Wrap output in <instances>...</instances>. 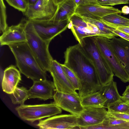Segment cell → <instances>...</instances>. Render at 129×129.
<instances>
[{"label": "cell", "instance_id": "cell-40", "mask_svg": "<svg viewBox=\"0 0 129 129\" xmlns=\"http://www.w3.org/2000/svg\"><path fill=\"white\" fill-rule=\"evenodd\" d=\"M66 0H54L55 3L57 5H59L62 4Z\"/></svg>", "mask_w": 129, "mask_h": 129}, {"label": "cell", "instance_id": "cell-19", "mask_svg": "<svg viewBox=\"0 0 129 129\" xmlns=\"http://www.w3.org/2000/svg\"><path fill=\"white\" fill-rule=\"evenodd\" d=\"M77 6L74 0H66L58 5L57 12L51 20L55 24L63 21L70 19L75 13Z\"/></svg>", "mask_w": 129, "mask_h": 129}, {"label": "cell", "instance_id": "cell-5", "mask_svg": "<svg viewBox=\"0 0 129 129\" xmlns=\"http://www.w3.org/2000/svg\"><path fill=\"white\" fill-rule=\"evenodd\" d=\"M19 117L24 121L33 122L61 113V109L54 103L35 105L23 104L16 107Z\"/></svg>", "mask_w": 129, "mask_h": 129}, {"label": "cell", "instance_id": "cell-32", "mask_svg": "<svg viewBox=\"0 0 129 129\" xmlns=\"http://www.w3.org/2000/svg\"><path fill=\"white\" fill-rule=\"evenodd\" d=\"M113 32L118 36L123 38L129 41V36L127 35L122 33L116 29L114 30Z\"/></svg>", "mask_w": 129, "mask_h": 129}, {"label": "cell", "instance_id": "cell-20", "mask_svg": "<svg viewBox=\"0 0 129 129\" xmlns=\"http://www.w3.org/2000/svg\"><path fill=\"white\" fill-rule=\"evenodd\" d=\"M99 91L106 99L104 107L107 108L109 104L121 99V96L117 90L116 82L111 81L102 86Z\"/></svg>", "mask_w": 129, "mask_h": 129}, {"label": "cell", "instance_id": "cell-21", "mask_svg": "<svg viewBox=\"0 0 129 129\" xmlns=\"http://www.w3.org/2000/svg\"><path fill=\"white\" fill-rule=\"evenodd\" d=\"M81 103L84 107H104L106 99L99 91L81 99Z\"/></svg>", "mask_w": 129, "mask_h": 129}, {"label": "cell", "instance_id": "cell-8", "mask_svg": "<svg viewBox=\"0 0 129 129\" xmlns=\"http://www.w3.org/2000/svg\"><path fill=\"white\" fill-rule=\"evenodd\" d=\"M58 8L54 0L44 5L43 0H38L35 4L28 5L24 15L30 20H50L55 15Z\"/></svg>", "mask_w": 129, "mask_h": 129}, {"label": "cell", "instance_id": "cell-36", "mask_svg": "<svg viewBox=\"0 0 129 129\" xmlns=\"http://www.w3.org/2000/svg\"><path fill=\"white\" fill-rule=\"evenodd\" d=\"M122 13L127 15L129 14V7L127 6H123L121 9Z\"/></svg>", "mask_w": 129, "mask_h": 129}, {"label": "cell", "instance_id": "cell-2", "mask_svg": "<svg viewBox=\"0 0 129 129\" xmlns=\"http://www.w3.org/2000/svg\"><path fill=\"white\" fill-rule=\"evenodd\" d=\"M20 73L34 81L47 79V74L39 66L26 42L8 46Z\"/></svg>", "mask_w": 129, "mask_h": 129}, {"label": "cell", "instance_id": "cell-15", "mask_svg": "<svg viewBox=\"0 0 129 129\" xmlns=\"http://www.w3.org/2000/svg\"><path fill=\"white\" fill-rule=\"evenodd\" d=\"M0 37L1 45H7L26 42L25 33L23 20L16 25L7 27Z\"/></svg>", "mask_w": 129, "mask_h": 129}, {"label": "cell", "instance_id": "cell-34", "mask_svg": "<svg viewBox=\"0 0 129 129\" xmlns=\"http://www.w3.org/2000/svg\"><path fill=\"white\" fill-rule=\"evenodd\" d=\"M121 99L126 104L129 105V92H123L121 96Z\"/></svg>", "mask_w": 129, "mask_h": 129}, {"label": "cell", "instance_id": "cell-31", "mask_svg": "<svg viewBox=\"0 0 129 129\" xmlns=\"http://www.w3.org/2000/svg\"><path fill=\"white\" fill-rule=\"evenodd\" d=\"M129 0H109L108 6H113L119 4H128Z\"/></svg>", "mask_w": 129, "mask_h": 129}, {"label": "cell", "instance_id": "cell-38", "mask_svg": "<svg viewBox=\"0 0 129 129\" xmlns=\"http://www.w3.org/2000/svg\"><path fill=\"white\" fill-rule=\"evenodd\" d=\"M77 7L80 5H84V0H74Z\"/></svg>", "mask_w": 129, "mask_h": 129}, {"label": "cell", "instance_id": "cell-1", "mask_svg": "<svg viewBox=\"0 0 129 129\" xmlns=\"http://www.w3.org/2000/svg\"><path fill=\"white\" fill-rule=\"evenodd\" d=\"M64 64L72 71L79 83L78 95L83 98L99 91L102 85L95 66L78 43L67 48Z\"/></svg>", "mask_w": 129, "mask_h": 129}, {"label": "cell", "instance_id": "cell-18", "mask_svg": "<svg viewBox=\"0 0 129 129\" xmlns=\"http://www.w3.org/2000/svg\"><path fill=\"white\" fill-rule=\"evenodd\" d=\"M69 21L68 28L71 30L79 43H80L82 39L86 37L95 36H102L97 27L93 24L87 22L88 24L87 26H76L73 25L71 21Z\"/></svg>", "mask_w": 129, "mask_h": 129}, {"label": "cell", "instance_id": "cell-30", "mask_svg": "<svg viewBox=\"0 0 129 129\" xmlns=\"http://www.w3.org/2000/svg\"><path fill=\"white\" fill-rule=\"evenodd\" d=\"M107 116L129 121V114L127 113L115 112L108 110Z\"/></svg>", "mask_w": 129, "mask_h": 129}, {"label": "cell", "instance_id": "cell-12", "mask_svg": "<svg viewBox=\"0 0 129 129\" xmlns=\"http://www.w3.org/2000/svg\"><path fill=\"white\" fill-rule=\"evenodd\" d=\"M107 116V111L105 107H84L78 116V128L103 123Z\"/></svg>", "mask_w": 129, "mask_h": 129}, {"label": "cell", "instance_id": "cell-6", "mask_svg": "<svg viewBox=\"0 0 129 129\" xmlns=\"http://www.w3.org/2000/svg\"><path fill=\"white\" fill-rule=\"evenodd\" d=\"M96 44L101 54L115 76L122 82H129V75L121 64L113 49L109 40L101 36H94Z\"/></svg>", "mask_w": 129, "mask_h": 129}, {"label": "cell", "instance_id": "cell-39", "mask_svg": "<svg viewBox=\"0 0 129 129\" xmlns=\"http://www.w3.org/2000/svg\"><path fill=\"white\" fill-rule=\"evenodd\" d=\"M38 0H25L28 5L35 4Z\"/></svg>", "mask_w": 129, "mask_h": 129}, {"label": "cell", "instance_id": "cell-14", "mask_svg": "<svg viewBox=\"0 0 129 129\" xmlns=\"http://www.w3.org/2000/svg\"><path fill=\"white\" fill-rule=\"evenodd\" d=\"M56 91L53 82L47 79L33 81L28 90V99L38 98L45 101L53 98Z\"/></svg>", "mask_w": 129, "mask_h": 129}, {"label": "cell", "instance_id": "cell-26", "mask_svg": "<svg viewBox=\"0 0 129 129\" xmlns=\"http://www.w3.org/2000/svg\"><path fill=\"white\" fill-rule=\"evenodd\" d=\"M68 78L76 90H78L79 83L78 79L74 73L64 64L60 63Z\"/></svg>", "mask_w": 129, "mask_h": 129}, {"label": "cell", "instance_id": "cell-11", "mask_svg": "<svg viewBox=\"0 0 129 129\" xmlns=\"http://www.w3.org/2000/svg\"><path fill=\"white\" fill-rule=\"evenodd\" d=\"M53 99V103L61 109L78 116L84 109L79 96L56 90Z\"/></svg>", "mask_w": 129, "mask_h": 129}, {"label": "cell", "instance_id": "cell-16", "mask_svg": "<svg viewBox=\"0 0 129 129\" xmlns=\"http://www.w3.org/2000/svg\"><path fill=\"white\" fill-rule=\"evenodd\" d=\"M109 41L121 64L129 75V41L122 38L115 37Z\"/></svg>", "mask_w": 129, "mask_h": 129}, {"label": "cell", "instance_id": "cell-3", "mask_svg": "<svg viewBox=\"0 0 129 129\" xmlns=\"http://www.w3.org/2000/svg\"><path fill=\"white\" fill-rule=\"evenodd\" d=\"M26 42L39 66L45 72H49L53 58L49 50V43L43 40L34 29L30 20H23Z\"/></svg>", "mask_w": 129, "mask_h": 129}, {"label": "cell", "instance_id": "cell-13", "mask_svg": "<svg viewBox=\"0 0 129 129\" xmlns=\"http://www.w3.org/2000/svg\"><path fill=\"white\" fill-rule=\"evenodd\" d=\"M122 13L121 11L111 6L100 5H83L78 6L75 13L81 17L99 20L107 15Z\"/></svg>", "mask_w": 129, "mask_h": 129}, {"label": "cell", "instance_id": "cell-28", "mask_svg": "<svg viewBox=\"0 0 129 129\" xmlns=\"http://www.w3.org/2000/svg\"><path fill=\"white\" fill-rule=\"evenodd\" d=\"M128 121L107 116L103 122L106 129H114L116 126L124 124Z\"/></svg>", "mask_w": 129, "mask_h": 129}, {"label": "cell", "instance_id": "cell-25", "mask_svg": "<svg viewBox=\"0 0 129 129\" xmlns=\"http://www.w3.org/2000/svg\"><path fill=\"white\" fill-rule=\"evenodd\" d=\"M107 108L108 110L115 112L127 113L129 112V105L121 99L109 105Z\"/></svg>", "mask_w": 129, "mask_h": 129}, {"label": "cell", "instance_id": "cell-9", "mask_svg": "<svg viewBox=\"0 0 129 129\" xmlns=\"http://www.w3.org/2000/svg\"><path fill=\"white\" fill-rule=\"evenodd\" d=\"M49 72L53 78L56 91L79 96L68 78L60 63L56 60L53 59L51 60Z\"/></svg>", "mask_w": 129, "mask_h": 129}, {"label": "cell", "instance_id": "cell-33", "mask_svg": "<svg viewBox=\"0 0 129 129\" xmlns=\"http://www.w3.org/2000/svg\"><path fill=\"white\" fill-rule=\"evenodd\" d=\"M119 31L124 33L129 36V26H118L114 28Z\"/></svg>", "mask_w": 129, "mask_h": 129}, {"label": "cell", "instance_id": "cell-7", "mask_svg": "<svg viewBox=\"0 0 129 129\" xmlns=\"http://www.w3.org/2000/svg\"><path fill=\"white\" fill-rule=\"evenodd\" d=\"M30 20L38 35L43 40L49 43L54 38L67 29L70 22L69 19L57 24L51 20Z\"/></svg>", "mask_w": 129, "mask_h": 129}, {"label": "cell", "instance_id": "cell-35", "mask_svg": "<svg viewBox=\"0 0 129 129\" xmlns=\"http://www.w3.org/2000/svg\"><path fill=\"white\" fill-rule=\"evenodd\" d=\"M115 129H129V121L114 127Z\"/></svg>", "mask_w": 129, "mask_h": 129}, {"label": "cell", "instance_id": "cell-42", "mask_svg": "<svg viewBox=\"0 0 129 129\" xmlns=\"http://www.w3.org/2000/svg\"><path fill=\"white\" fill-rule=\"evenodd\" d=\"M124 92H129V85L127 86Z\"/></svg>", "mask_w": 129, "mask_h": 129}, {"label": "cell", "instance_id": "cell-17", "mask_svg": "<svg viewBox=\"0 0 129 129\" xmlns=\"http://www.w3.org/2000/svg\"><path fill=\"white\" fill-rule=\"evenodd\" d=\"M20 73L12 65L5 69L2 83L4 91L9 94L13 93L21 80Z\"/></svg>", "mask_w": 129, "mask_h": 129}, {"label": "cell", "instance_id": "cell-41", "mask_svg": "<svg viewBox=\"0 0 129 129\" xmlns=\"http://www.w3.org/2000/svg\"><path fill=\"white\" fill-rule=\"evenodd\" d=\"M43 1L44 4L46 5L48 3L50 0H43Z\"/></svg>", "mask_w": 129, "mask_h": 129}, {"label": "cell", "instance_id": "cell-23", "mask_svg": "<svg viewBox=\"0 0 129 129\" xmlns=\"http://www.w3.org/2000/svg\"><path fill=\"white\" fill-rule=\"evenodd\" d=\"M82 18L86 22L95 25L100 31L102 37L111 40L114 37L118 36L113 32L115 29L108 26L101 20H96L84 17Z\"/></svg>", "mask_w": 129, "mask_h": 129}, {"label": "cell", "instance_id": "cell-37", "mask_svg": "<svg viewBox=\"0 0 129 129\" xmlns=\"http://www.w3.org/2000/svg\"><path fill=\"white\" fill-rule=\"evenodd\" d=\"M99 4L101 5L107 6L109 0H97Z\"/></svg>", "mask_w": 129, "mask_h": 129}, {"label": "cell", "instance_id": "cell-29", "mask_svg": "<svg viewBox=\"0 0 129 129\" xmlns=\"http://www.w3.org/2000/svg\"><path fill=\"white\" fill-rule=\"evenodd\" d=\"M9 4L15 9L24 13L28 5L25 0H5Z\"/></svg>", "mask_w": 129, "mask_h": 129}, {"label": "cell", "instance_id": "cell-27", "mask_svg": "<svg viewBox=\"0 0 129 129\" xmlns=\"http://www.w3.org/2000/svg\"><path fill=\"white\" fill-rule=\"evenodd\" d=\"M0 32L3 33L8 27L7 23L6 8L3 0H0Z\"/></svg>", "mask_w": 129, "mask_h": 129}, {"label": "cell", "instance_id": "cell-43", "mask_svg": "<svg viewBox=\"0 0 129 129\" xmlns=\"http://www.w3.org/2000/svg\"><path fill=\"white\" fill-rule=\"evenodd\" d=\"M127 113L129 114V112H128V113Z\"/></svg>", "mask_w": 129, "mask_h": 129}, {"label": "cell", "instance_id": "cell-10", "mask_svg": "<svg viewBox=\"0 0 129 129\" xmlns=\"http://www.w3.org/2000/svg\"><path fill=\"white\" fill-rule=\"evenodd\" d=\"M78 117L72 114L55 115L39 120L37 125L41 129L78 128Z\"/></svg>", "mask_w": 129, "mask_h": 129}, {"label": "cell", "instance_id": "cell-24", "mask_svg": "<svg viewBox=\"0 0 129 129\" xmlns=\"http://www.w3.org/2000/svg\"><path fill=\"white\" fill-rule=\"evenodd\" d=\"M10 96L13 104H24L25 101L28 99V90L23 86H17L13 93L10 94Z\"/></svg>", "mask_w": 129, "mask_h": 129}, {"label": "cell", "instance_id": "cell-22", "mask_svg": "<svg viewBox=\"0 0 129 129\" xmlns=\"http://www.w3.org/2000/svg\"><path fill=\"white\" fill-rule=\"evenodd\" d=\"M118 14L115 13L110 14L99 20L108 26L114 29L118 26H129V19L122 16Z\"/></svg>", "mask_w": 129, "mask_h": 129}, {"label": "cell", "instance_id": "cell-4", "mask_svg": "<svg viewBox=\"0 0 129 129\" xmlns=\"http://www.w3.org/2000/svg\"><path fill=\"white\" fill-rule=\"evenodd\" d=\"M79 43L93 62L102 86L113 80L114 74L96 45L94 36L85 37Z\"/></svg>", "mask_w": 129, "mask_h": 129}]
</instances>
